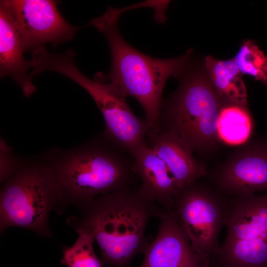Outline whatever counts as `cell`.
Here are the masks:
<instances>
[{"label":"cell","instance_id":"obj_4","mask_svg":"<svg viewBox=\"0 0 267 267\" xmlns=\"http://www.w3.org/2000/svg\"><path fill=\"white\" fill-rule=\"evenodd\" d=\"M177 79V89L163 100L160 130L174 134L192 152L212 149L219 138L218 122L223 105L203 62L200 65L192 59Z\"/></svg>","mask_w":267,"mask_h":267},{"label":"cell","instance_id":"obj_19","mask_svg":"<svg viewBox=\"0 0 267 267\" xmlns=\"http://www.w3.org/2000/svg\"><path fill=\"white\" fill-rule=\"evenodd\" d=\"M0 181L4 182L16 172L22 161L14 156L12 149L3 139H0Z\"/></svg>","mask_w":267,"mask_h":267},{"label":"cell","instance_id":"obj_2","mask_svg":"<svg viewBox=\"0 0 267 267\" xmlns=\"http://www.w3.org/2000/svg\"><path fill=\"white\" fill-rule=\"evenodd\" d=\"M122 10L108 7L101 16L89 23L106 38L111 52L108 74H96L94 79L109 83L126 97H135L144 109L149 132H158L167 79H178L192 59L193 50L175 58L162 59L146 55L129 44L118 29Z\"/></svg>","mask_w":267,"mask_h":267},{"label":"cell","instance_id":"obj_8","mask_svg":"<svg viewBox=\"0 0 267 267\" xmlns=\"http://www.w3.org/2000/svg\"><path fill=\"white\" fill-rule=\"evenodd\" d=\"M172 210L187 234L194 252L206 267L218 253L224 226V199L208 184L199 180L178 192Z\"/></svg>","mask_w":267,"mask_h":267},{"label":"cell","instance_id":"obj_17","mask_svg":"<svg viewBox=\"0 0 267 267\" xmlns=\"http://www.w3.org/2000/svg\"><path fill=\"white\" fill-rule=\"evenodd\" d=\"M233 59L242 75L252 76L267 86V56L254 41L245 40Z\"/></svg>","mask_w":267,"mask_h":267},{"label":"cell","instance_id":"obj_11","mask_svg":"<svg viewBox=\"0 0 267 267\" xmlns=\"http://www.w3.org/2000/svg\"><path fill=\"white\" fill-rule=\"evenodd\" d=\"M158 219V233L140 267H206L194 252L175 212L165 210Z\"/></svg>","mask_w":267,"mask_h":267},{"label":"cell","instance_id":"obj_3","mask_svg":"<svg viewBox=\"0 0 267 267\" xmlns=\"http://www.w3.org/2000/svg\"><path fill=\"white\" fill-rule=\"evenodd\" d=\"M125 153L103 136L43 159L66 202L81 206L100 195L133 187L138 177Z\"/></svg>","mask_w":267,"mask_h":267},{"label":"cell","instance_id":"obj_9","mask_svg":"<svg viewBox=\"0 0 267 267\" xmlns=\"http://www.w3.org/2000/svg\"><path fill=\"white\" fill-rule=\"evenodd\" d=\"M19 33L24 52L71 40L81 27L68 23L53 0H2Z\"/></svg>","mask_w":267,"mask_h":267},{"label":"cell","instance_id":"obj_12","mask_svg":"<svg viewBox=\"0 0 267 267\" xmlns=\"http://www.w3.org/2000/svg\"><path fill=\"white\" fill-rule=\"evenodd\" d=\"M147 140L148 145L165 163L179 190L208 175L206 167L172 133L163 130L150 132Z\"/></svg>","mask_w":267,"mask_h":267},{"label":"cell","instance_id":"obj_18","mask_svg":"<svg viewBox=\"0 0 267 267\" xmlns=\"http://www.w3.org/2000/svg\"><path fill=\"white\" fill-rule=\"evenodd\" d=\"M78 237L73 246L63 252L61 263L67 267H103L96 255L92 236L86 231H79Z\"/></svg>","mask_w":267,"mask_h":267},{"label":"cell","instance_id":"obj_5","mask_svg":"<svg viewBox=\"0 0 267 267\" xmlns=\"http://www.w3.org/2000/svg\"><path fill=\"white\" fill-rule=\"evenodd\" d=\"M4 183L0 196L1 232L9 227H20L50 237L49 214L62 211L67 202L47 163L43 159L22 162Z\"/></svg>","mask_w":267,"mask_h":267},{"label":"cell","instance_id":"obj_13","mask_svg":"<svg viewBox=\"0 0 267 267\" xmlns=\"http://www.w3.org/2000/svg\"><path fill=\"white\" fill-rule=\"evenodd\" d=\"M132 158V170L141 180L139 189L163 209L172 210L179 188L165 163L147 144Z\"/></svg>","mask_w":267,"mask_h":267},{"label":"cell","instance_id":"obj_10","mask_svg":"<svg viewBox=\"0 0 267 267\" xmlns=\"http://www.w3.org/2000/svg\"><path fill=\"white\" fill-rule=\"evenodd\" d=\"M210 178L209 185L224 199L267 192V149L248 148L212 173Z\"/></svg>","mask_w":267,"mask_h":267},{"label":"cell","instance_id":"obj_7","mask_svg":"<svg viewBox=\"0 0 267 267\" xmlns=\"http://www.w3.org/2000/svg\"><path fill=\"white\" fill-rule=\"evenodd\" d=\"M226 235L215 267H267V193L224 199Z\"/></svg>","mask_w":267,"mask_h":267},{"label":"cell","instance_id":"obj_6","mask_svg":"<svg viewBox=\"0 0 267 267\" xmlns=\"http://www.w3.org/2000/svg\"><path fill=\"white\" fill-rule=\"evenodd\" d=\"M75 55L72 49L61 54L51 53L46 58L44 68L67 76L89 93L103 116V136L133 158L139 148L147 144V123L134 114L127 97L111 85L91 80L81 72L75 63Z\"/></svg>","mask_w":267,"mask_h":267},{"label":"cell","instance_id":"obj_14","mask_svg":"<svg viewBox=\"0 0 267 267\" xmlns=\"http://www.w3.org/2000/svg\"><path fill=\"white\" fill-rule=\"evenodd\" d=\"M19 33L4 5L0 2V75L9 77L20 87L26 97L33 94L29 61L24 59Z\"/></svg>","mask_w":267,"mask_h":267},{"label":"cell","instance_id":"obj_1","mask_svg":"<svg viewBox=\"0 0 267 267\" xmlns=\"http://www.w3.org/2000/svg\"><path fill=\"white\" fill-rule=\"evenodd\" d=\"M80 207V217L68 224L90 234L98 245L103 267H129L149 244L145 229L149 220L165 210L139 189L132 187L100 195Z\"/></svg>","mask_w":267,"mask_h":267},{"label":"cell","instance_id":"obj_15","mask_svg":"<svg viewBox=\"0 0 267 267\" xmlns=\"http://www.w3.org/2000/svg\"><path fill=\"white\" fill-rule=\"evenodd\" d=\"M203 64L209 82L223 106H247V90L233 58L220 60L206 56Z\"/></svg>","mask_w":267,"mask_h":267},{"label":"cell","instance_id":"obj_16","mask_svg":"<svg viewBox=\"0 0 267 267\" xmlns=\"http://www.w3.org/2000/svg\"><path fill=\"white\" fill-rule=\"evenodd\" d=\"M252 130L247 108L233 105L222 107L218 122L219 138L230 145L240 144L249 138Z\"/></svg>","mask_w":267,"mask_h":267}]
</instances>
